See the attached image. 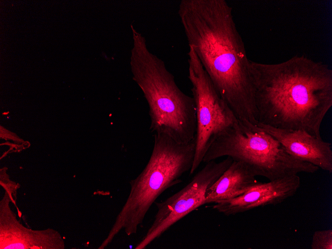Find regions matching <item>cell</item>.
<instances>
[{
  "mask_svg": "<svg viewBox=\"0 0 332 249\" xmlns=\"http://www.w3.org/2000/svg\"><path fill=\"white\" fill-rule=\"evenodd\" d=\"M178 13L192 48L221 97L241 122L258 123L249 60L225 0H182Z\"/></svg>",
  "mask_w": 332,
  "mask_h": 249,
  "instance_id": "1",
  "label": "cell"
},
{
  "mask_svg": "<svg viewBox=\"0 0 332 249\" xmlns=\"http://www.w3.org/2000/svg\"><path fill=\"white\" fill-rule=\"evenodd\" d=\"M249 71L258 123L322 138L321 124L332 106L328 64L296 55L276 64L250 60Z\"/></svg>",
  "mask_w": 332,
  "mask_h": 249,
  "instance_id": "2",
  "label": "cell"
},
{
  "mask_svg": "<svg viewBox=\"0 0 332 249\" xmlns=\"http://www.w3.org/2000/svg\"><path fill=\"white\" fill-rule=\"evenodd\" d=\"M131 28V70L149 105L150 130L179 144L191 142L196 134L193 97L180 89L164 61L149 50L145 37L132 25Z\"/></svg>",
  "mask_w": 332,
  "mask_h": 249,
  "instance_id": "3",
  "label": "cell"
},
{
  "mask_svg": "<svg viewBox=\"0 0 332 249\" xmlns=\"http://www.w3.org/2000/svg\"><path fill=\"white\" fill-rule=\"evenodd\" d=\"M195 148L196 138L188 143L179 144L166 135L155 134L149 162L140 174L130 181L128 198L99 249L108 246L121 230L128 236L137 233L159 196L180 183L183 174L190 171Z\"/></svg>",
  "mask_w": 332,
  "mask_h": 249,
  "instance_id": "4",
  "label": "cell"
},
{
  "mask_svg": "<svg viewBox=\"0 0 332 249\" xmlns=\"http://www.w3.org/2000/svg\"><path fill=\"white\" fill-rule=\"evenodd\" d=\"M224 156L248 164L258 176L269 181L302 172L313 173L319 169L289 155L278 140L256 125L240 120L215 139L203 162Z\"/></svg>",
  "mask_w": 332,
  "mask_h": 249,
  "instance_id": "5",
  "label": "cell"
},
{
  "mask_svg": "<svg viewBox=\"0 0 332 249\" xmlns=\"http://www.w3.org/2000/svg\"><path fill=\"white\" fill-rule=\"evenodd\" d=\"M187 55L188 79L192 84L196 117L195 153L189 171L192 174L203 162L215 139L238 125L239 120L216 90L192 48L189 47Z\"/></svg>",
  "mask_w": 332,
  "mask_h": 249,
  "instance_id": "6",
  "label": "cell"
},
{
  "mask_svg": "<svg viewBox=\"0 0 332 249\" xmlns=\"http://www.w3.org/2000/svg\"><path fill=\"white\" fill-rule=\"evenodd\" d=\"M233 159L227 157L216 162L212 161L197 172L182 189L161 202H156L157 212L146 235L135 249H144L177 221L205 204L207 189L229 167Z\"/></svg>",
  "mask_w": 332,
  "mask_h": 249,
  "instance_id": "7",
  "label": "cell"
},
{
  "mask_svg": "<svg viewBox=\"0 0 332 249\" xmlns=\"http://www.w3.org/2000/svg\"><path fill=\"white\" fill-rule=\"evenodd\" d=\"M16 200L13 193L4 189L0 201V249H64L60 234L48 228L33 230L22 225L12 211L10 203Z\"/></svg>",
  "mask_w": 332,
  "mask_h": 249,
  "instance_id": "8",
  "label": "cell"
},
{
  "mask_svg": "<svg viewBox=\"0 0 332 249\" xmlns=\"http://www.w3.org/2000/svg\"><path fill=\"white\" fill-rule=\"evenodd\" d=\"M301 185L294 174L268 182H258L242 195L215 203L213 208L226 216L235 215L259 207L281 203L293 196Z\"/></svg>",
  "mask_w": 332,
  "mask_h": 249,
  "instance_id": "9",
  "label": "cell"
},
{
  "mask_svg": "<svg viewBox=\"0 0 332 249\" xmlns=\"http://www.w3.org/2000/svg\"><path fill=\"white\" fill-rule=\"evenodd\" d=\"M261 130L282 145L291 156L332 172L331 144L302 130L282 129L257 123Z\"/></svg>",
  "mask_w": 332,
  "mask_h": 249,
  "instance_id": "10",
  "label": "cell"
},
{
  "mask_svg": "<svg viewBox=\"0 0 332 249\" xmlns=\"http://www.w3.org/2000/svg\"><path fill=\"white\" fill-rule=\"evenodd\" d=\"M256 170L250 165L233 161L220 177L206 190L205 204L238 197L258 181Z\"/></svg>",
  "mask_w": 332,
  "mask_h": 249,
  "instance_id": "11",
  "label": "cell"
},
{
  "mask_svg": "<svg viewBox=\"0 0 332 249\" xmlns=\"http://www.w3.org/2000/svg\"><path fill=\"white\" fill-rule=\"evenodd\" d=\"M312 249H332V230L315 231L312 236Z\"/></svg>",
  "mask_w": 332,
  "mask_h": 249,
  "instance_id": "12",
  "label": "cell"
}]
</instances>
